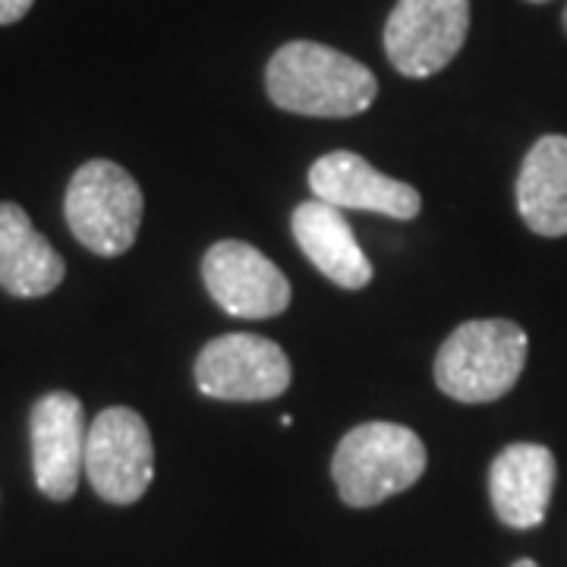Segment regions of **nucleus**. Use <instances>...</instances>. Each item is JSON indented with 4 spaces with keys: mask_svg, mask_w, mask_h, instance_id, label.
<instances>
[{
    "mask_svg": "<svg viewBox=\"0 0 567 567\" xmlns=\"http://www.w3.org/2000/svg\"><path fill=\"white\" fill-rule=\"evenodd\" d=\"M275 107L300 117H357L375 104L379 80L365 63L319 41H287L265 70Z\"/></svg>",
    "mask_w": 567,
    "mask_h": 567,
    "instance_id": "1",
    "label": "nucleus"
},
{
    "mask_svg": "<svg viewBox=\"0 0 567 567\" xmlns=\"http://www.w3.org/2000/svg\"><path fill=\"white\" fill-rule=\"evenodd\" d=\"M527 350V331L511 319L464 322L435 357V385L461 404L498 401L517 385Z\"/></svg>",
    "mask_w": 567,
    "mask_h": 567,
    "instance_id": "2",
    "label": "nucleus"
},
{
    "mask_svg": "<svg viewBox=\"0 0 567 567\" xmlns=\"http://www.w3.org/2000/svg\"><path fill=\"white\" fill-rule=\"evenodd\" d=\"M429 466L423 439L398 423H363L350 429L331 461L341 502L372 507L401 495Z\"/></svg>",
    "mask_w": 567,
    "mask_h": 567,
    "instance_id": "3",
    "label": "nucleus"
},
{
    "mask_svg": "<svg viewBox=\"0 0 567 567\" xmlns=\"http://www.w3.org/2000/svg\"><path fill=\"white\" fill-rule=\"evenodd\" d=\"M142 189L121 164L85 162L73 174L63 199V215L73 237L95 256H123L136 244L142 224Z\"/></svg>",
    "mask_w": 567,
    "mask_h": 567,
    "instance_id": "4",
    "label": "nucleus"
},
{
    "mask_svg": "<svg viewBox=\"0 0 567 567\" xmlns=\"http://www.w3.org/2000/svg\"><path fill=\"white\" fill-rule=\"evenodd\" d=\"M85 476L111 505H136L155 476L152 432L136 410L107 406L89 425Z\"/></svg>",
    "mask_w": 567,
    "mask_h": 567,
    "instance_id": "5",
    "label": "nucleus"
},
{
    "mask_svg": "<svg viewBox=\"0 0 567 567\" xmlns=\"http://www.w3.org/2000/svg\"><path fill=\"white\" fill-rule=\"evenodd\" d=\"M470 0H398L385 22V54L410 80L442 73L464 48Z\"/></svg>",
    "mask_w": 567,
    "mask_h": 567,
    "instance_id": "6",
    "label": "nucleus"
},
{
    "mask_svg": "<svg viewBox=\"0 0 567 567\" xmlns=\"http://www.w3.org/2000/svg\"><path fill=\"white\" fill-rule=\"evenodd\" d=\"M196 388L215 401H275L290 388V360L259 334H221L196 360Z\"/></svg>",
    "mask_w": 567,
    "mask_h": 567,
    "instance_id": "7",
    "label": "nucleus"
},
{
    "mask_svg": "<svg viewBox=\"0 0 567 567\" xmlns=\"http://www.w3.org/2000/svg\"><path fill=\"white\" fill-rule=\"evenodd\" d=\"M212 300L237 319H275L290 306V281L281 268L244 240H221L203 259Z\"/></svg>",
    "mask_w": 567,
    "mask_h": 567,
    "instance_id": "8",
    "label": "nucleus"
},
{
    "mask_svg": "<svg viewBox=\"0 0 567 567\" xmlns=\"http://www.w3.org/2000/svg\"><path fill=\"white\" fill-rule=\"evenodd\" d=\"M29 439H32L35 486L54 502L73 498L85 473V439H89L80 398L70 391H51L39 398L29 413Z\"/></svg>",
    "mask_w": 567,
    "mask_h": 567,
    "instance_id": "9",
    "label": "nucleus"
},
{
    "mask_svg": "<svg viewBox=\"0 0 567 567\" xmlns=\"http://www.w3.org/2000/svg\"><path fill=\"white\" fill-rule=\"evenodd\" d=\"M309 189L316 199L334 208H360L379 212L394 221H410L420 215L423 199L404 181H394L382 171H375L357 152H328L309 167Z\"/></svg>",
    "mask_w": 567,
    "mask_h": 567,
    "instance_id": "10",
    "label": "nucleus"
},
{
    "mask_svg": "<svg viewBox=\"0 0 567 567\" xmlns=\"http://www.w3.org/2000/svg\"><path fill=\"white\" fill-rule=\"evenodd\" d=\"M555 454L543 445H507L488 470V495L498 520L514 529H533L546 520L555 492Z\"/></svg>",
    "mask_w": 567,
    "mask_h": 567,
    "instance_id": "11",
    "label": "nucleus"
},
{
    "mask_svg": "<svg viewBox=\"0 0 567 567\" xmlns=\"http://www.w3.org/2000/svg\"><path fill=\"white\" fill-rule=\"evenodd\" d=\"M66 275L61 252L35 230L25 208L0 203V287L22 300L58 290Z\"/></svg>",
    "mask_w": 567,
    "mask_h": 567,
    "instance_id": "12",
    "label": "nucleus"
},
{
    "mask_svg": "<svg viewBox=\"0 0 567 567\" xmlns=\"http://www.w3.org/2000/svg\"><path fill=\"white\" fill-rule=\"evenodd\" d=\"M293 237L306 252V259L322 271L328 281L347 290H360L372 281V262L357 244L344 212L322 199L293 208Z\"/></svg>",
    "mask_w": 567,
    "mask_h": 567,
    "instance_id": "13",
    "label": "nucleus"
},
{
    "mask_svg": "<svg viewBox=\"0 0 567 567\" xmlns=\"http://www.w3.org/2000/svg\"><path fill=\"white\" fill-rule=\"evenodd\" d=\"M520 218L539 237L567 234V136H543L517 177Z\"/></svg>",
    "mask_w": 567,
    "mask_h": 567,
    "instance_id": "14",
    "label": "nucleus"
},
{
    "mask_svg": "<svg viewBox=\"0 0 567 567\" xmlns=\"http://www.w3.org/2000/svg\"><path fill=\"white\" fill-rule=\"evenodd\" d=\"M35 0H0V25H13L20 22Z\"/></svg>",
    "mask_w": 567,
    "mask_h": 567,
    "instance_id": "15",
    "label": "nucleus"
},
{
    "mask_svg": "<svg viewBox=\"0 0 567 567\" xmlns=\"http://www.w3.org/2000/svg\"><path fill=\"white\" fill-rule=\"evenodd\" d=\"M511 567H539L536 561H529V558H520V561H514Z\"/></svg>",
    "mask_w": 567,
    "mask_h": 567,
    "instance_id": "16",
    "label": "nucleus"
},
{
    "mask_svg": "<svg viewBox=\"0 0 567 567\" xmlns=\"http://www.w3.org/2000/svg\"><path fill=\"white\" fill-rule=\"evenodd\" d=\"M565 32H567V7H565Z\"/></svg>",
    "mask_w": 567,
    "mask_h": 567,
    "instance_id": "17",
    "label": "nucleus"
},
{
    "mask_svg": "<svg viewBox=\"0 0 567 567\" xmlns=\"http://www.w3.org/2000/svg\"><path fill=\"white\" fill-rule=\"evenodd\" d=\"M529 3H546V0H529Z\"/></svg>",
    "mask_w": 567,
    "mask_h": 567,
    "instance_id": "18",
    "label": "nucleus"
}]
</instances>
